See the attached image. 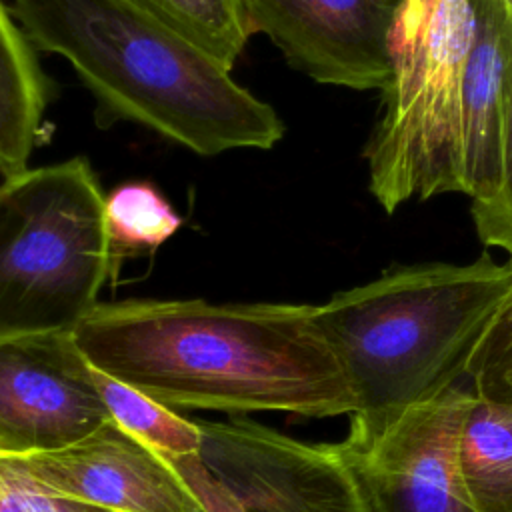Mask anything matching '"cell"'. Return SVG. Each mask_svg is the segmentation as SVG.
Returning <instances> with one entry per match:
<instances>
[{
	"label": "cell",
	"mask_w": 512,
	"mask_h": 512,
	"mask_svg": "<svg viewBox=\"0 0 512 512\" xmlns=\"http://www.w3.org/2000/svg\"><path fill=\"white\" fill-rule=\"evenodd\" d=\"M72 334L92 366L168 408L310 418L356 408L310 304L100 302Z\"/></svg>",
	"instance_id": "6da1fadb"
},
{
	"label": "cell",
	"mask_w": 512,
	"mask_h": 512,
	"mask_svg": "<svg viewBox=\"0 0 512 512\" xmlns=\"http://www.w3.org/2000/svg\"><path fill=\"white\" fill-rule=\"evenodd\" d=\"M10 10L34 50L70 62L100 118L202 156L268 150L284 136L278 112L232 70L130 0H12Z\"/></svg>",
	"instance_id": "7a4b0ae2"
},
{
	"label": "cell",
	"mask_w": 512,
	"mask_h": 512,
	"mask_svg": "<svg viewBox=\"0 0 512 512\" xmlns=\"http://www.w3.org/2000/svg\"><path fill=\"white\" fill-rule=\"evenodd\" d=\"M510 292L512 268L484 252L470 264L394 266L314 306L354 396L348 434H378L458 386Z\"/></svg>",
	"instance_id": "3957f363"
},
{
	"label": "cell",
	"mask_w": 512,
	"mask_h": 512,
	"mask_svg": "<svg viewBox=\"0 0 512 512\" xmlns=\"http://www.w3.org/2000/svg\"><path fill=\"white\" fill-rule=\"evenodd\" d=\"M118 270L104 192L82 156L0 184V336L74 332Z\"/></svg>",
	"instance_id": "277c9868"
},
{
	"label": "cell",
	"mask_w": 512,
	"mask_h": 512,
	"mask_svg": "<svg viewBox=\"0 0 512 512\" xmlns=\"http://www.w3.org/2000/svg\"><path fill=\"white\" fill-rule=\"evenodd\" d=\"M472 38L474 0H396L394 76L364 150L370 192L386 212L464 194L460 90Z\"/></svg>",
	"instance_id": "5b68a950"
},
{
	"label": "cell",
	"mask_w": 512,
	"mask_h": 512,
	"mask_svg": "<svg viewBox=\"0 0 512 512\" xmlns=\"http://www.w3.org/2000/svg\"><path fill=\"white\" fill-rule=\"evenodd\" d=\"M196 424L204 470L242 512H366L336 444H306L244 418Z\"/></svg>",
	"instance_id": "8992f818"
},
{
	"label": "cell",
	"mask_w": 512,
	"mask_h": 512,
	"mask_svg": "<svg viewBox=\"0 0 512 512\" xmlns=\"http://www.w3.org/2000/svg\"><path fill=\"white\" fill-rule=\"evenodd\" d=\"M470 394L458 384L378 434L336 442L366 512H476L456 470V436Z\"/></svg>",
	"instance_id": "52a82bcc"
},
{
	"label": "cell",
	"mask_w": 512,
	"mask_h": 512,
	"mask_svg": "<svg viewBox=\"0 0 512 512\" xmlns=\"http://www.w3.org/2000/svg\"><path fill=\"white\" fill-rule=\"evenodd\" d=\"M72 332L0 336V448L74 444L110 420Z\"/></svg>",
	"instance_id": "ba28073f"
},
{
	"label": "cell",
	"mask_w": 512,
	"mask_h": 512,
	"mask_svg": "<svg viewBox=\"0 0 512 512\" xmlns=\"http://www.w3.org/2000/svg\"><path fill=\"white\" fill-rule=\"evenodd\" d=\"M250 34H264L308 78L352 90L392 84L396 0H242Z\"/></svg>",
	"instance_id": "9c48e42d"
},
{
	"label": "cell",
	"mask_w": 512,
	"mask_h": 512,
	"mask_svg": "<svg viewBox=\"0 0 512 512\" xmlns=\"http://www.w3.org/2000/svg\"><path fill=\"white\" fill-rule=\"evenodd\" d=\"M34 480L52 496L108 512H198L200 500L150 446L112 418L58 450L24 454Z\"/></svg>",
	"instance_id": "30bf717a"
},
{
	"label": "cell",
	"mask_w": 512,
	"mask_h": 512,
	"mask_svg": "<svg viewBox=\"0 0 512 512\" xmlns=\"http://www.w3.org/2000/svg\"><path fill=\"white\" fill-rule=\"evenodd\" d=\"M512 0H474V38L460 90L464 194L488 204L502 176V100L510 52Z\"/></svg>",
	"instance_id": "8fae6325"
},
{
	"label": "cell",
	"mask_w": 512,
	"mask_h": 512,
	"mask_svg": "<svg viewBox=\"0 0 512 512\" xmlns=\"http://www.w3.org/2000/svg\"><path fill=\"white\" fill-rule=\"evenodd\" d=\"M50 80L12 10L0 0V174L28 168L38 142Z\"/></svg>",
	"instance_id": "7c38bea8"
},
{
	"label": "cell",
	"mask_w": 512,
	"mask_h": 512,
	"mask_svg": "<svg viewBox=\"0 0 512 512\" xmlns=\"http://www.w3.org/2000/svg\"><path fill=\"white\" fill-rule=\"evenodd\" d=\"M456 470L476 512H512V408L470 394L456 436Z\"/></svg>",
	"instance_id": "4fadbf2b"
},
{
	"label": "cell",
	"mask_w": 512,
	"mask_h": 512,
	"mask_svg": "<svg viewBox=\"0 0 512 512\" xmlns=\"http://www.w3.org/2000/svg\"><path fill=\"white\" fill-rule=\"evenodd\" d=\"M90 374L110 418L122 430L150 446L166 460L200 452V430L196 422H188L168 406L152 400L96 366L90 368Z\"/></svg>",
	"instance_id": "5bb4252c"
},
{
	"label": "cell",
	"mask_w": 512,
	"mask_h": 512,
	"mask_svg": "<svg viewBox=\"0 0 512 512\" xmlns=\"http://www.w3.org/2000/svg\"><path fill=\"white\" fill-rule=\"evenodd\" d=\"M104 220L114 260L156 250L182 226V216L150 182L130 180L104 196Z\"/></svg>",
	"instance_id": "9a60e30c"
},
{
	"label": "cell",
	"mask_w": 512,
	"mask_h": 512,
	"mask_svg": "<svg viewBox=\"0 0 512 512\" xmlns=\"http://www.w3.org/2000/svg\"><path fill=\"white\" fill-rule=\"evenodd\" d=\"M232 70L248 38L242 0H130Z\"/></svg>",
	"instance_id": "2e32d148"
},
{
	"label": "cell",
	"mask_w": 512,
	"mask_h": 512,
	"mask_svg": "<svg viewBox=\"0 0 512 512\" xmlns=\"http://www.w3.org/2000/svg\"><path fill=\"white\" fill-rule=\"evenodd\" d=\"M466 376L476 398L512 408V292L484 332Z\"/></svg>",
	"instance_id": "e0dca14e"
},
{
	"label": "cell",
	"mask_w": 512,
	"mask_h": 512,
	"mask_svg": "<svg viewBox=\"0 0 512 512\" xmlns=\"http://www.w3.org/2000/svg\"><path fill=\"white\" fill-rule=\"evenodd\" d=\"M478 238L486 246H496L506 252V264L512 268V32L510 52L504 76L502 100V176L494 198L480 206L470 208Z\"/></svg>",
	"instance_id": "ac0fdd59"
},
{
	"label": "cell",
	"mask_w": 512,
	"mask_h": 512,
	"mask_svg": "<svg viewBox=\"0 0 512 512\" xmlns=\"http://www.w3.org/2000/svg\"><path fill=\"white\" fill-rule=\"evenodd\" d=\"M46 492L30 474L24 454L0 448V512H92Z\"/></svg>",
	"instance_id": "d6986e66"
},
{
	"label": "cell",
	"mask_w": 512,
	"mask_h": 512,
	"mask_svg": "<svg viewBox=\"0 0 512 512\" xmlns=\"http://www.w3.org/2000/svg\"><path fill=\"white\" fill-rule=\"evenodd\" d=\"M92 512H108V510H100V508H94Z\"/></svg>",
	"instance_id": "ffe728a7"
},
{
	"label": "cell",
	"mask_w": 512,
	"mask_h": 512,
	"mask_svg": "<svg viewBox=\"0 0 512 512\" xmlns=\"http://www.w3.org/2000/svg\"><path fill=\"white\" fill-rule=\"evenodd\" d=\"M198 512H208V510H206V508H204V506H202V508H200V510H198Z\"/></svg>",
	"instance_id": "44dd1931"
}]
</instances>
